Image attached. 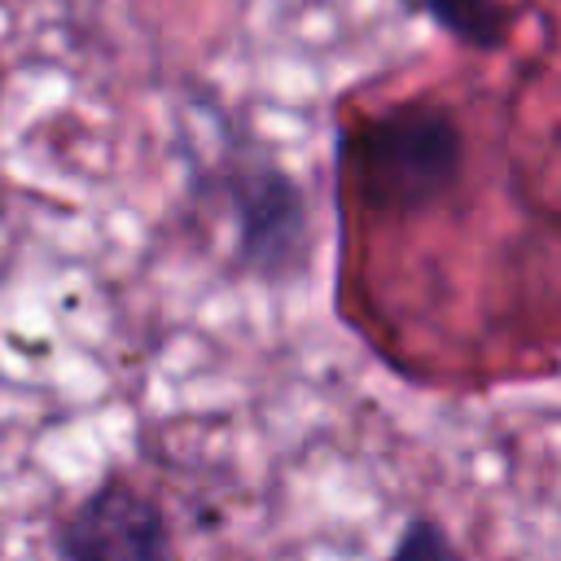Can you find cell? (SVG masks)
<instances>
[{"instance_id": "cell-1", "label": "cell", "mask_w": 561, "mask_h": 561, "mask_svg": "<svg viewBox=\"0 0 561 561\" xmlns=\"http://www.w3.org/2000/svg\"><path fill=\"white\" fill-rule=\"evenodd\" d=\"M210 175L219 215L232 232L237 272L263 285L298 280L311 263V210L294 171L267 145L228 136Z\"/></svg>"}, {"instance_id": "cell-2", "label": "cell", "mask_w": 561, "mask_h": 561, "mask_svg": "<svg viewBox=\"0 0 561 561\" xmlns=\"http://www.w3.org/2000/svg\"><path fill=\"white\" fill-rule=\"evenodd\" d=\"M465 167V140L443 105L403 101L351 136L355 193L373 215H421L447 197Z\"/></svg>"}, {"instance_id": "cell-3", "label": "cell", "mask_w": 561, "mask_h": 561, "mask_svg": "<svg viewBox=\"0 0 561 561\" xmlns=\"http://www.w3.org/2000/svg\"><path fill=\"white\" fill-rule=\"evenodd\" d=\"M61 561H175L162 508L127 478H105L57 526Z\"/></svg>"}, {"instance_id": "cell-4", "label": "cell", "mask_w": 561, "mask_h": 561, "mask_svg": "<svg viewBox=\"0 0 561 561\" xmlns=\"http://www.w3.org/2000/svg\"><path fill=\"white\" fill-rule=\"evenodd\" d=\"M408 13L434 22L447 39L473 53H495L508 44V9L500 0H399Z\"/></svg>"}, {"instance_id": "cell-5", "label": "cell", "mask_w": 561, "mask_h": 561, "mask_svg": "<svg viewBox=\"0 0 561 561\" xmlns=\"http://www.w3.org/2000/svg\"><path fill=\"white\" fill-rule=\"evenodd\" d=\"M390 561H465V557L456 552L451 535H447L438 522H430V517H412V522L403 526V535H399Z\"/></svg>"}]
</instances>
